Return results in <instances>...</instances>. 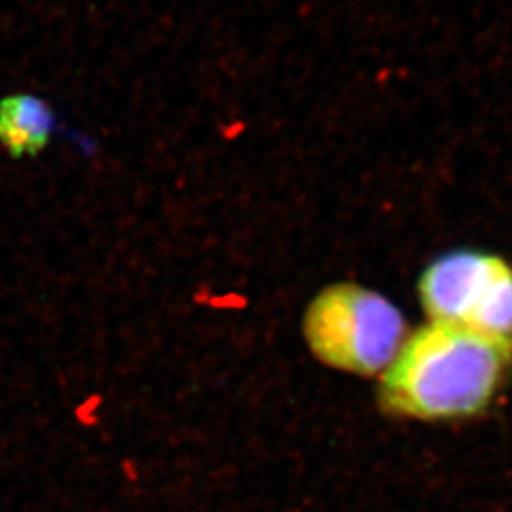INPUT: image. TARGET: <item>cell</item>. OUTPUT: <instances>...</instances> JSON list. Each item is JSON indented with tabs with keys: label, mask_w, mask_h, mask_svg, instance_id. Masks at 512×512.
<instances>
[{
	"label": "cell",
	"mask_w": 512,
	"mask_h": 512,
	"mask_svg": "<svg viewBox=\"0 0 512 512\" xmlns=\"http://www.w3.org/2000/svg\"><path fill=\"white\" fill-rule=\"evenodd\" d=\"M512 368V342L440 323L406 336L384 372L382 410L408 420L478 416L494 403Z\"/></svg>",
	"instance_id": "6da1fadb"
},
{
	"label": "cell",
	"mask_w": 512,
	"mask_h": 512,
	"mask_svg": "<svg viewBox=\"0 0 512 512\" xmlns=\"http://www.w3.org/2000/svg\"><path fill=\"white\" fill-rule=\"evenodd\" d=\"M302 329L315 359L359 376L385 372L408 336L403 311L357 283H336L317 294Z\"/></svg>",
	"instance_id": "7a4b0ae2"
},
{
	"label": "cell",
	"mask_w": 512,
	"mask_h": 512,
	"mask_svg": "<svg viewBox=\"0 0 512 512\" xmlns=\"http://www.w3.org/2000/svg\"><path fill=\"white\" fill-rule=\"evenodd\" d=\"M418 294L431 323L512 342V266L503 256H439L420 275Z\"/></svg>",
	"instance_id": "3957f363"
},
{
	"label": "cell",
	"mask_w": 512,
	"mask_h": 512,
	"mask_svg": "<svg viewBox=\"0 0 512 512\" xmlns=\"http://www.w3.org/2000/svg\"><path fill=\"white\" fill-rule=\"evenodd\" d=\"M55 128L54 110L40 97L18 93L0 101V145L12 158L37 156Z\"/></svg>",
	"instance_id": "277c9868"
}]
</instances>
